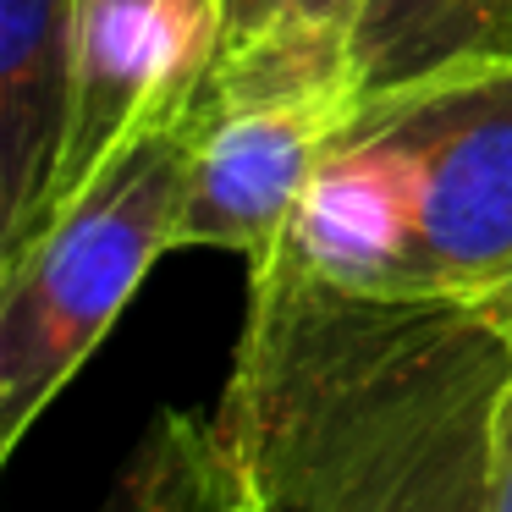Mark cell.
I'll use <instances>...</instances> for the list:
<instances>
[{
  "instance_id": "cell-8",
  "label": "cell",
  "mask_w": 512,
  "mask_h": 512,
  "mask_svg": "<svg viewBox=\"0 0 512 512\" xmlns=\"http://www.w3.org/2000/svg\"><path fill=\"white\" fill-rule=\"evenodd\" d=\"M485 512H512V375L490 413V474H485Z\"/></svg>"
},
{
  "instance_id": "cell-10",
  "label": "cell",
  "mask_w": 512,
  "mask_h": 512,
  "mask_svg": "<svg viewBox=\"0 0 512 512\" xmlns=\"http://www.w3.org/2000/svg\"><path fill=\"white\" fill-rule=\"evenodd\" d=\"M507 50H512V0H507Z\"/></svg>"
},
{
  "instance_id": "cell-5",
  "label": "cell",
  "mask_w": 512,
  "mask_h": 512,
  "mask_svg": "<svg viewBox=\"0 0 512 512\" xmlns=\"http://www.w3.org/2000/svg\"><path fill=\"white\" fill-rule=\"evenodd\" d=\"M105 512H270L215 413L160 408L116 474Z\"/></svg>"
},
{
  "instance_id": "cell-7",
  "label": "cell",
  "mask_w": 512,
  "mask_h": 512,
  "mask_svg": "<svg viewBox=\"0 0 512 512\" xmlns=\"http://www.w3.org/2000/svg\"><path fill=\"white\" fill-rule=\"evenodd\" d=\"M221 28H215V56L259 45H325L358 50V23L369 0H215Z\"/></svg>"
},
{
  "instance_id": "cell-9",
  "label": "cell",
  "mask_w": 512,
  "mask_h": 512,
  "mask_svg": "<svg viewBox=\"0 0 512 512\" xmlns=\"http://www.w3.org/2000/svg\"><path fill=\"white\" fill-rule=\"evenodd\" d=\"M485 309L501 320V331H507V342H512V287H501L496 298H485Z\"/></svg>"
},
{
  "instance_id": "cell-4",
  "label": "cell",
  "mask_w": 512,
  "mask_h": 512,
  "mask_svg": "<svg viewBox=\"0 0 512 512\" xmlns=\"http://www.w3.org/2000/svg\"><path fill=\"white\" fill-rule=\"evenodd\" d=\"M78 111V0H0V259L45 226Z\"/></svg>"
},
{
  "instance_id": "cell-6",
  "label": "cell",
  "mask_w": 512,
  "mask_h": 512,
  "mask_svg": "<svg viewBox=\"0 0 512 512\" xmlns=\"http://www.w3.org/2000/svg\"><path fill=\"white\" fill-rule=\"evenodd\" d=\"M474 50H507V0H369L358 23L364 89L402 83Z\"/></svg>"
},
{
  "instance_id": "cell-1",
  "label": "cell",
  "mask_w": 512,
  "mask_h": 512,
  "mask_svg": "<svg viewBox=\"0 0 512 512\" xmlns=\"http://www.w3.org/2000/svg\"><path fill=\"white\" fill-rule=\"evenodd\" d=\"M281 248L375 298L485 303L512 287V50L358 94Z\"/></svg>"
},
{
  "instance_id": "cell-3",
  "label": "cell",
  "mask_w": 512,
  "mask_h": 512,
  "mask_svg": "<svg viewBox=\"0 0 512 512\" xmlns=\"http://www.w3.org/2000/svg\"><path fill=\"white\" fill-rule=\"evenodd\" d=\"M364 83L204 78L182 248L265 259L287 237Z\"/></svg>"
},
{
  "instance_id": "cell-2",
  "label": "cell",
  "mask_w": 512,
  "mask_h": 512,
  "mask_svg": "<svg viewBox=\"0 0 512 512\" xmlns=\"http://www.w3.org/2000/svg\"><path fill=\"white\" fill-rule=\"evenodd\" d=\"M199 100L155 105L0 259V457L89 364L160 254L182 248Z\"/></svg>"
}]
</instances>
